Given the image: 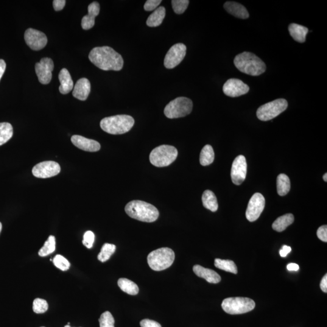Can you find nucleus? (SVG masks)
I'll return each mask as SVG.
<instances>
[{
	"instance_id": "nucleus-34",
	"label": "nucleus",
	"mask_w": 327,
	"mask_h": 327,
	"mask_svg": "<svg viewBox=\"0 0 327 327\" xmlns=\"http://www.w3.org/2000/svg\"><path fill=\"white\" fill-rule=\"evenodd\" d=\"M48 303L43 299L36 298L33 303V310L36 314H42L48 310Z\"/></svg>"
},
{
	"instance_id": "nucleus-42",
	"label": "nucleus",
	"mask_w": 327,
	"mask_h": 327,
	"mask_svg": "<svg viewBox=\"0 0 327 327\" xmlns=\"http://www.w3.org/2000/svg\"><path fill=\"white\" fill-rule=\"evenodd\" d=\"M66 4L65 0H54L53 1L54 9L56 11H60L63 9Z\"/></svg>"
},
{
	"instance_id": "nucleus-39",
	"label": "nucleus",
	"mask_w": 327,
	"mask_h": 327,
	"mask_svg": "<svg viewBox=\"0 0 327 327\" xmlns=\"http://www.w3.org/2000/svg\"><path fill=\"white\" fill-rule=\"evenodd\" d=\"M162 2L161 0H148L144 5V9L146 11H152L157 9Z\"/></svg>"
},
{
	"instance_id": "nucleus-49",
	"label": "nucleus",
	"mask_w": 327,
	"mask_h": 327,
	"mask_svg": "<svg viewBox=\"0 0 327 327\" xmlns=\"http://www.w3.org/2000/svg\"><path fill=\"white\" fill-rule=\"evenodd\" d=\"M64 327H71V326L68 325H68H66V326H64Z\"/></svg>"
},
{
	"instance_id": "nucleus-32",
	"label": "nucleus",
	"mask_w": 327,
	"mask_h": 327,
	"mask_svg": "<svg viewBox=\"0 0 327 327\" xmlns=\"http://www.w3.org/2000/svg\"><path fill=\"white\" fill-rule=\"evenodd\" d=\"M116 250V246L113 244L106 243L103 245L100 253L98 255V259L100 261L105 262L110 258V257Z\"/></svg>"
},
{
	"instance_id": "nucleus-22",
	"label": "nucleus",
	"mask_w": 327,
	"mask_h": 327,
	"mask_svg": "<svg viewBox=\"0 0 327 327\" xmlns=\"http://www.w3.org/2000/svg\"><path fill=\"white\" fill-rule=\"evenodd\" d=\"M58 78L61 83L59 88L60 93L63 95L69 94L74 88V82L68 69L65 68L61 69Z\"/></svg>"
},
{
	"instance_id": "nucleus-29",
	"label": "nucleus",
	"mask_w": 327,
	"mask_h": 327,
	"mask_svg": "<svg viewBox=\"0 0 327 327\" xmlns=\"http://www.w3.org/2000/svg\"><path fill=\"white\" fill-rule=\"evenodd\" d=\"M290 190V181L286 174H280L277 178V191L279 196L283 197L289 192Z\"/></svg>"
},
{
	"instance_id": "nucleus-31",
	"label": "nucleus",
	"mask_w": 327,
	"mask_h": 327,
	"mask_svg": "<svg viewBox=\"0 0 327 327\" xmlns=\"http://www.w3.org/2000/svg\"><path fill=\"white\" fill-rule=\"evenodd\" d=\"M215 266L225 272L233 274L237 273V268L235 263L230 260L215 259Z\"/></svg>"
},
{
	"instance_id": "nucleus-11",
	"label": "nucleus",
	"mask_w": 327,
	"mask_h": 327,
	"mask_svg": "<svg viewBox=\"0 0 327 327\" xmlns=\"http://www.w3.org/2000/svg\"><path fill=\"white\" fill-rule=\"evenodd\" d=\"M265 205V198L259 193L254 194L248 203L246 218L250 222L255 221L263 212Z\"/></svg>"
},
{
	"instance_id": "nucleus-3",
	"label": "nucleus",
	"mask_w": 327,
	"mask_h": 327,
	"mask_svg": "<svg viewBox=\"0 0 327 327\" xmlns=\"http://www.w3.org/2000/svg\"><path fill=\"white\" fill-rule=\"evenodd\" d=\"M125 211L133 219L145 222H155L159 215L158 210L154 206L139 200L128 203L125 207Z\"/></svg>"
},
{
	"instance_id": "nucleus-35",
	"label": "nucleus",
	"mask_w": 327,
	"mask_h": 327,
	"mask_svg": "<svg viewBox=\"0 0 327 327\" xmlns=\"http://www.w3.org/2000/svg\"><path fill=\"white\" fill-rule=\"evenodd\" d=\"M53 262L56 267L59 268L61 270L66 271L69 270L70 267H71V264L69 262L68 260L64 258L62 255L60 254H57L54 257V258L52 260Z\"/></svg>"
},
{
	"instance_id": "nucleus-20",
	"label": "nucleus",
	"mask_w": 327,
	"mask_h": 327,
	"mask_svg": "<svg viewBox=\"0 0 327 327\" xmlns=\"http://www.w3.org/2000/svg\"><path fill=\"white\" fill-rule=\"evenodd\" d=\"M193 270L198 277L206 279L209 283L218 284L221 281V278L215 271L203 267L200 265H194Z\"/></svg>"
},
{
	"instance_id": "nucleus-12",
	"label": "nucleus",
	"mask_w": 327,
	"mask_h": 327,
	"mask_svg": "<svg viewBox=\"0 0 327 327\" xmlns=\"http://www.w3.org/2000/svg\"><path fill=\"white\" fill-rule=\"evenodd\" d=\"M61 167L57 162L48 161L41 162L33 167V176L38 178H49L59 174Z\"/></svg>"
},
{
	"instance_id": "nucleus-23",
	"label": "nucleus",
	"mask_w": 327,
	"mask_h": 327,
	"mask_svg": "<svg viewBox=\"0 0 327 327\" xmlns=\"http://www.w3.org/2000/svg\"><path fill=\"white\" fill-rule=\"evenodd\" d=\"M289 31L291 36L298 43H303L306 40V36L309 32L308 28L301 25L292 23L289 25Z\"/></svg>"
},
{
	"instance_id": "nucleus-2",
	"label": "nucleus",
	"mask_w": 327,
	"mask_h": 327,
	"mask_svg": "<svg viewBox=\"0 0 327 327\" xmlns=\"http://www.w3.org/2000/svg\"><path fill=\"white\" fill-rule=\"evenodd\" d=\"M234 64L240 72L251 76H259L266 71L264 61L251 52H244L236 55Z\"/></svg>"
},
{
	"instance_id": "nucleus-28",
	"label": "nucleus",
	"mask_w": 327,
	"mask_h": 327,
	"mask_svg": "<svg viewBox=\"0 0 327 327\" xmlns=\"http://www.w3.org/2000/svg\"><path fill=\"white\" fill-rule=\"evenodd\" d=\"M215 159V153L211 145H206L203 148L200 153V163L203 166H209L213 163Z\"/></svg>"
},
{
	"instance_id": "nucleus-40",
	"label": "nucleus",
	"mask_w": 327,
	"mask_h": 327,
	"mask_svg": "<svg viewBox=\"0 0 327 327\" xmlns=\"http://www.w3.org/2000/svg\"><path fill=\"white\" fill-rule=\"evenodd\" d=\"M318 238L323 242H327V226L326 225L321 226L317 231Z\"/></svg>"
},
{
	"instance_id": "nucleus-50",
	"label": "nucleus",
	"mask_w": 327,
	"mask_h": 327,
	"mask_svg": "<svg viewBox=\"0 0 327 327\" xmlns=\"http://www.w3.org/2000/svg\"></svg>"
},
{
	"instance_id": "nucleus-1",
	"label": "nucleus",
	"mask_w": 327,
	"mask_h": 327,
	"mask_svg": "<svg viewBox=\"0 0 327 327\" xmlns=\"http://www.w3.org/2000/svg\"><path fill=\"white\" fill-rule=\"evenodd\" d=\"M89 58L91 63L103 71H119L124 65L121 55L109 46L95 47L89 54Z\"/></svg>"
},
{
	"instance_id": "nucleus-26",
	"label": "nucleus",
	"mask_w": 327,
	"mask_h": 327,
	"mask_svg": "<svg viewBox=\"0 0 327 327\" xmlns=\"http://www.w3.org/2000/svg\"><path fill=\"white\" fill-rule=\"evenodd\" d=\"M202 201L205 208L213 212L217 211L218 209L217 198L213 192L208 190L204 192Z\"/></svg>"
},
{
	"instance_id": "nucleus-16",
	"label": "nucleus",
	"mask_w": 327,
	"mask_h": 327,
	"mask_svg": "<svg viewBox=\"0 0 327 327\" xmlns=\"http://www.w3.org/2000/svg\"><path fill=\"white\" fill-rule=\"evenodd\" d=\"M223 92L226 96L230 97H238L244 96L249 92L250 88L242 81L236 78H231L223 86Z\"/></svg>"
},
{
	"instance_id": "nucleus-13",
	"label": "nucleus",
	"mask_w": 327,
	"mask_h": 327,
	"mask_svg": "<svg viewBox=\"0 0 327 327\" xmlns=\"http://www.w3.org/2000/svg\"><path fill=\"white\" fill-rule=\"evenodd\" d=\"M24 40L30 49L38 51L43 49L47 43V36L38 30L29 28L24 33Z\"/></svg>"
},
{
	"instance_id": "nucleus-5",
	"label": "nucleus",
	"mask_w": 327,
	"mask_h": 327,
	"mask_svg": "<svg viewBox=\"0 0 327 327\" xmlns=\"http://www.w3.org/2000/svg\"><path fill=\"white\" fill-rule=\"evenodd\" d=\"M175 258L174 251L171 248L163 247L149 253L147 256V262L152 270L162 271L171 266Z\"/></svg>"
},
{
	"instance_id": "nucleus-18",
	"label": "nucleus",
	"mask_w": 327,
	"mask_h": 327,
	"mask_svg": "<svg viewBox=\"0 0 327 327\" xmlns=\"http://www.w3.org/2000/svg\"><path fill=\"white\" fill-rule=\"evenodd\" d=\"M91 83L87 78H81L77 81L73 91V96L81 101H86L90 94Z\"/></svg>"
},
{
	"instance_id": "nucleus-45",
	"label": "nucleus",
	"mask_w": 327,
	"mask_h": 327,
	"mask_svg": "<svg viewBox=\"0 0 327 327\" xmlns=\"http://www.w3.org/2000/svg\"><path fill=\"white\" fill-rule=\"evenodd\" d=\"M5 68H6V64L5 61L3 60H0V80L4 74Z\"/></svg>"
},
{
	"instance_id": "nucleus-27",
	"label": "nucleus",
	"mask_w": 327,
	"mask_h": 327,
	"mask_svg": "<svg viewBox=\"0 0 327 327\" xmlns=\"http://www.w3.org/2000/svg\"><path fill=\"white\" fill-rule=\"evenodd\" d=\"M118 285L122 292L130 295H136L139 292L138 286L132 281L126 278H120L118 281Z\"/></svg>"
},
{
	"instance_id": "nucleus-38",
	"label": "nucleus",
	"mask_w": 327,
	"mask_h": 327,
	"mask_svg": "<svg viewBox=\"0 0 327 327\" xmlns=\"http://www.w3.org/2000/svg\"><path fill=\"white\" fill-rule=\"evenodd\" d=\"M95 241V234L92 231H87L84 234L83 244L88 248L93 247Z\"/></svg>"
},
{
	"instance_id": "nucleus-44",
	"label": "nucleus",
	"mask_w": 327,
	"mask_h": 327,
	"mask_svg": "<svg viewBox=\"0 0 327 327\" xmlns=\"http://www.w3.org/2000/svg\"><path fill=\"white\" fill-rule=\"evenodd\" d=\"M320 287L321 290L323 291L324 293H327V275L324 276L323 278L322 279V281H321V284H320Z\"/></svg>"
},
{
	"instance_id": "nucleus-36",
	"label": "nucleus",
	"mask_w": 327,
	"mask_h": 327,
	"mask_svg": "<svg viewBox=\"0 0 327 327\" xmlns=\"http://www.w3.org/2000/svg\"><path fill=\"white\" fill-rule=\"evenodd\" d=\"M100 327H114V320L112 315L108 311L103 313L99 319Z\"/></svg>"
},
{
	"instance_id": "nucleus-10",
	"label": "nucleus",
	"mask_w": 327,
	"mask_h": 327,
	"mask_svg": "<svg viewBox=\"0 0 327 327\" xmlns=\"http://www.w3.org/2000/svg\"><path fill=\"white\" fill-rule=\"evenodd\" d=\"M185 44L178 43L171 47L164 58V66L167 69H173L179 65L186 55Z\"/></svg>"
},
{
	"instance_id": "nucleus-48",
	"label": "nucleus",
	"mask_w": 327,
	"mask_h": 327,
	"mask_svg": "<svg viewBox=\"0 0 327 327\" xmlns=\"http://www.w3.org/2000/svg\"><path fill=\"white\" fill-rule=\"evenodd\" d=\"M1 230H2V224L0 222V233H1Z\"/></svg>"
},
{
	"instance_id": "nucleus-46",
	"label": "nucleus",
	"mask_w": 327,
	"mask_h": 327,
	"mask_svg": "<svg viewBox=\"0 0 327 327\" xmlns=\"http://www.w3.org/2000/svg\"><path fill=\"white\" fill-rule=\"evenodd\" d=\"M287 270L289 271H298L300 269V266L297 264L291 263L287 265Z\"/></svg>"
},
{
	"instance_id": "nucleus-8",
	"label": "nucleus",
	"mask_w": 327,
	"mask_h": 327,
	"mask_svg": "<svg viewBox=\"0 0 327 327\" xmlns=\"http://www.w3.org/2000/svg\"><path fill=\"white\" fill-rule=\"evenodd\" d=\"M193 102L186 97H178L170 102L164 109L167 118L175 119L188 115L192 112Z\"/></svg>"
},
{
	"instance_id": "nucleus-6",
	"label": "nucleus",
	"mask_w": 327,
	"mask_h": 327,
	"mask_svg": "<svg viewBox=\"0 0 327 327\" xmlns=\"http://www.w3.org/2000/svg\"><path fill=\"white\" fill-rule=\"evenodd\" d=\"M178 154V150L175 147L162 145L156 147L150 153V161L156 167H167L176 160Z\"/></svg>"
},
{
	"instance_id": "nucleus-7",
	"label": "nucleus",
	"mask_w": 327,
	"mask_h": 327,
	"mask_svg": "<svg viewBox=\"0 0 327 327\" xmlns=\"http://www.w3.org/2000/svg\"><path fill=\"white\" fill-rule=\"evenodd\" d=\"M254 301L247 298H228L223 301V311L230 315H240L251 312L255 307Z\"/></svg>"
},
{
	"instance_id": "nucleus-17",
	"label": "nucleus",
	"mask_w": 327,
	"mask_h": 327,
	"mask_svg": "<svg viewBox=\"0 0 327 327\" xmlns=\"http://www.w3.org/2000/svg\"><path fill=\"white\" fill-rule=\"evenodd\" d=\"M71 141L75 146L81 150L86 152H96L101 149V145L99 142L88 139L80 135L72 136Z\"/></svg>"
},
{
	"instance_id": "nucleus-33",
	"label": "nucleus",
	"mask_w": 327,
	"mask_h": 327,
	"mask_svg": "<svg viewBox=\"0 0 327 327\" xmlns=\"http://www.w3.org/2000/svg\"><path fill=\"white\" fill-rule=\"evenodd\" d=\"M56 249V241L54 236H50L44 243L43 247L38 251L39 256L44 257L54 253Z\"/></svg>"
},
{
	"instance_id": "nucleus-30",
	"label": "nucleus",
	"mask_w": 327,
	"mask_h": 327,
	"mask_svg": "<svg viewBox=\"0 0 327 327\" xmlns=\"http://www.w3.org/2000/svg\"><path fill=\"white\" fill-rule=\"evenodd\" d=\"M12 136V125L9 122L0 123V146L9 141Z\"/></svg>"
},
{
	"instance_id": "nucleus-41",
	"label": "nucleus",
	"mask_w": 327,
	"mask_h": 327,
	"mask_svg": "<svg viewBox=\"0 0 327 327\" xmlns=\"http://www.w3.org/2000/svg\"><path fill=\"white\" fill-rule=\"evenodd\" d=\"M141 327H161L160 324L155 321L147 320H142L140 323Z\"/></svg>"
},
{
	"instance_id": "nucleus-25",
	"label": "nucleus",
	"mask_w": 327,
	"mask_h": 327,
	"mask_svg": "<svg viewBox=\"0 0 327 327\" xmlns=\"http://www.w3.org/2000/svg\"><path fill=\"white\" fill-rule=\"evenodd\" d=\"M294 216L293 214H288L279 217L273 222L272 227L273 230L278 232H282L286 230L289 225L294 222Z\"/></svg>"
},
{
	"instance_id": "nucleus-43",
	"label": "nucleus",
	"mask_w": 327,
	"mask_h": 327,
	"mask_svg": "<svg viewBox=\"0 0 327 327\" xmlns=\"http://www.w3.org/2000/svg\"><path fill=\"white\" fill-rule=\"evenodd\" d=\"M291 251H292V248L289 247V246L287 245H283L282 246V249L280 250V251H279V253H280V255L281 257H286L287 256V254L290 253L291 252Z\"/></svg>"
},
{
	"instance_id": "nucleus-24",
	"label": "nucleus",
	"mask_w": 327,
	"mask_h": 327,
	"mask_svg": "<svg viewBox=\"0 0 327 327\" xmlns=\"http://www.w3.org/2000/svg\"><path fill=\"white\" fill-rule=\"evenodd\" d=\"M166 16V9L161 6L154 10L148 17L146 22L148 26L154 27L160 26Z\"/></svg>"
},
{
	"instance_id": "nucleus-9",
	"label": "nucleus",
	"mask_w": 327,
	"mask_h": 327,
	"mask_svg": "<svg viewBox=\"0 0 327 327\" xmlns=\"http://www.w3.org/2000/svg\"><path fill=\"white\" fill-rule=\"evenodd\" d=\"M287 108L288 102L286 100H275L259 108L256 111V115L261 121H270L283 112Z\"/></svg>"
},
{
	"instance_id": "nucleus-21",
	"label": "nucleus",
	"mask_w": 327,
	"mask_h": 327,
	"mask_svg": "<svg viewBox=\"0 0 327 327\" xmlns=\"http://www.w3.org/2000/svg\"><path fill=\"white\" fill-rule=\"evenodd\" d=\"M223 7L227 12L236 18L247 19L249 17V13L246 8L238 2L234 1L226 2Z\"/></svg>"
},
{
	"instance_id": "nucleus-4",
	"label": "nucleus",
	"mask_w": 327,
	"mask_h": 327,
	"mask_svg": "<svg viewBox=\"0 0 327 327\" xmlns=\"http://www.w3.org/2000/svg\"><path fill=\"white\" fill-rule=\"evenodd\" d=\"M135 124L133 117L127 114L106 117L100 122V127L111 135H121L129 132Z\"/></svg>"
},
{
	"instance_id": "nucleus-19",
	"label": "nucleus",
	"mask_w": 327,
	"mask_h": 327,
	"mask_svg": "<svg viewBox=\"0 0 327 327\" xmlns=\"http://www.w3.org/2000/svg\"><path fill=\"white\" fill-rule=\"evenodd\" d=\"M100 11V5L99 2L95 1L89 4L88 7V15L82 19V26L84 30L92 29L94 26L96 17L99 15Z\"/></svg>"
},
{
	"instance_id": "nucleus-47",
	"label": "nucleus",
	"mask_w": 327,
	"mask_h": 327,
	"mask_svg": "<svg viewBox=\"0 0 327 327\" xmlns=\"http://www.w3.org/2000/svg\"><path fill=\"white\" fill-rule=\"evenodd\" d=\"M323 180L324 181H327V173H325V175L323 176Z\"/></svg>"
},
{
	"instance_id": "nucleus-15",
	"label": "nucleus",
	"mask_w": 327,
	"mask_h": 327,
	"mask_svg": "<svg viewBox=\"0 0 327 327\" xmlns=\"http://www.w3.org/2000/svg\"><path fill=\"white\" fill-rule=\"evenodd\" d=\"M54 68V62L49 58H42L40 62L35 64V72L42 85H47L50 82Z\"/></svg>"
},
{
	"instance_id": "nucleus-37",
	"label": "nucleus",
	"mask_w": 327,
	"mask_h": 327,
	"mask_svg": "<svg viewBox=\"0 0 327 327\" xmlns=\"http://www.w3.org/2000/svg\"><path fill=\"white\" fill-rule=\"evenodd\" d=\"M172 4L173 10L177 14H182L185 12L189 4L188 0H173Z\"/></svg>"
},
{
	"instance_id": "nucleus-14",
	"label": "nucleus",
	"mask_w": 327,
	"mask_h": 327,
	"mask_svg": "<svg viewBox=\"0 0 327 327\" xmlns=\"http://www.w3.org/2000/svg\"><path fill=\"white\" fill-rule=\"evenodd\" d=\"M247 164L244 156L239 155L232 164L231 178L236 185H240L244 181L247 175Z\"/></svg>"
}]
</instances>
